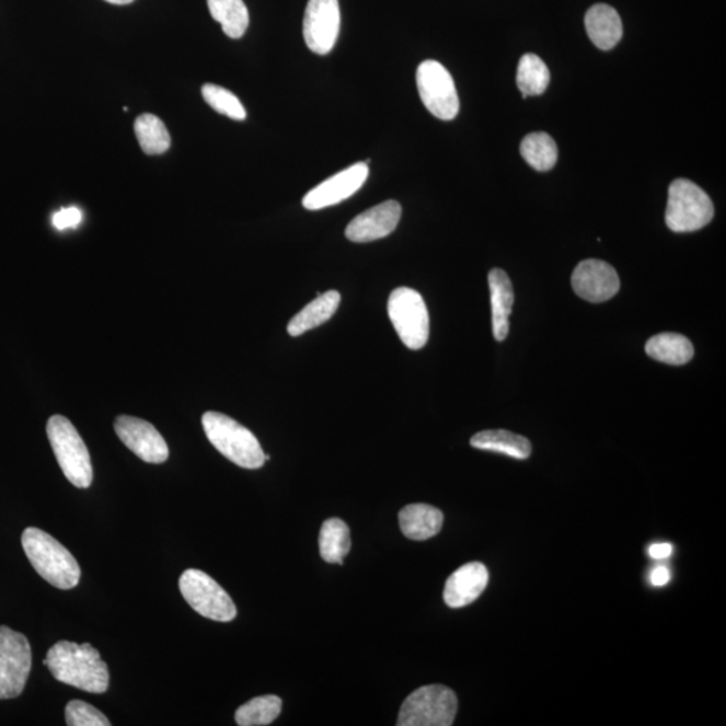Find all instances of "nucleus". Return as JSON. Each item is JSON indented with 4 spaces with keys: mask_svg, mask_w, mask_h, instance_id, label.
<instances>
[{
    "mask_svg": "<svg viewBox=\"0 0 726 726\" xmlns=\"http://www.w3.org/2000/svg\"><path fill=\"white\" fill-rule=\"evenodd\" d=\"M57 681L84 692L102 694L110 687L108 666L90 643L61 641L47 652L43 662Z\"/></svg>",
    "mask_w": 726,
    "mask_h": 726,
    "instance_id": "1",
    "label": "nucleus"
},
{
    "mask_svg": "<svg viewBox=\"0 0 726 726\" xmlns=\"http://www.w3.org/2000/svg\"><path fill=\"white\" fill-rule=\"evenodd\" d=\"M575 292L590 303H603L612 299L621 288L615 268L601 260H586L572 275Z\"/></svg>",
    "mask_w": 726,
    "mask_h": 726,
    "instance_id": "14",
    "label": "nucleus"
},
{
    "mask_svg": "<svg viewBox=\"0 0 726 726\" xmlns=\"http://www.w3.org/2000/svg\"><path fill=\"white\" fill-rule=\"evenodd\" d=\"M401 212L403 209L397 200L391 199L377 205L348 223L346 238L358 244L388 238L397 228Z\"/></svg>",
    "mask_w": 726,
    "mask_h": 726,
    "instance_id": "15",
    "label": "nucleus"
},
{
    "mask_svg": "<svg viewBox=\"0 0 726 726\" xmlns=\"http://www.w3.org/2000/svg\"><path fill=\"white\" fill-rule=\"evenodd\" d=\"M115 430L123 445L143 462L162 464L169 459L166 440L149 422L132 416H119L115 422Z\"/></svg>",
    "mask_w": 726,
    "mask_h": 726,
    "instance_id": "12",
    "label": "nucleus"
},
{
    "mask_svg": "<svg viewBox=\"0 0 726 726\" xmlns=\"http://www.w3.org/2000/svg\"><path fill=\"white\" fill-rule=\"evenodd\" d=\"M670 580V572L665 566L654 569L652 574V583L655 587H664Z\"/></svg>",
    "mask_w": 726,
    "mask_h": 726,
    "instance_id": "32",
    "label": "nucleus"
},
{
    "mask_svg": "<svg viewBox=\"0 0 726 726\" xmlns=\"http://www.w3.org/2000/svg\"><path fill=\"white\" fill-rule=\"evenodd\" d=\"M488 287L492 295L493 334L495 339L502 342L509 335L515 289L510 277L499 268L489 270Z\"/></svg>",
    "mask_w": 726,
    "mask_h": 726,
    "instance_id": "17",
    "label": "nucleus"
},
{
    "mask_svg": "<svg viewBox=\"0 0 726 726\" xmlns=\"http://www.w3.org/2000/svg\"><path fill=\"white\" fill-rule=\"evenodd\" d=\"M714 216L710 196L689 180H676L669 188L666 226L676 233H690L705 228Z\"/></svg>",
    "mask_w": 726,
    "mask_h": 726,
    "instance_id": "5",
    "label": "nucleus"
},
{
    "mask_svg": "<svg viewBox=\"0 0 726 726\" xmlns=\"http://www.w3.org/2000/svg\"><path fill=\"white\" fill-rule=\"evenodd\" d=\"M646 353L655 361L680 366L692 361L694 347L687 336L662 333L653 336L646 344Z\"/></svg>",
    "mask_w": 726,
    "mask_h": 726,
    "instance_id": "22",
    "label": "nucleus"
},
{
    "mask_svg": "<svg viewBox=\"0 0 726 726\" xmlns=\"http://www.w3.org/2000/svg\"><path fill=\"white\" fill-rule=\"evenodd\" d=\"M69 726H110V719L102 712L84 701H70L65 710Z\"/></svg>",
    "mask_w": 726,
    "mask_h": 726,
    "instance_id": "30",
    "label": "nucleus"
},
{
    "mask_svg": "<svg viewBox=\"0 0 726 726\" xmlns=\"http://www.w3.org/2000/svg\"><path fill=\"white\" fill-rule=\"evenodd\" d=\"M46 433L67 480L76 487H90L93 482L91 454L74 425L67 417L55 415L47 422Z\"/></svg>",
    "mask_w": 726,
    "mask_h": 726,
    "instance_id": "4",
    "label": "nucleus"
},
{
    "mask_svg": "<svg viewBox=\"0 0 726 726\" xmlns=\"http://www.w3.org/2000/svg\"><path fill=\"white\" fill-rule=\"evenodd\" d=\"M53 226L58 230L74 229L80 226L82 221V211L76 206L72 208H64L58 210L53 216Z\"/></svg>",
    "mask_w": 726,
    "mask_h": 726,
    "instance_id": "31",
    "label": "nucleus"
},
{
    "mask_svg": "<svg viewBox=\"0 0 726 726\" xmlns=\"http://www.w3.org/2000/svg\"><path fill=\"white\" fill-rule=\"evenodd\" d=\"M388 314L401 342L420 350L429 338V314L420 293L408 287L395 288L389 297Z\"/></svg>",
    "mask_w": 726,
    "mask_h": 726,
    "instance_id": "7",
    "label": "nucleus"
},
{
    "mask_svg": "<svg viewBox=\"0 0 726 726\" xmlns=\"http://www.w3.org/2000/svg\"><path fill=\"white\" fill-rule=\"evenodd\" d=\"M105 2L112 3V4H117V5H124V4H129L135 2V0H105Z\"/></svg>",
    "mask_w": 726,
    "mask_h": 726,
    "instance_id": "34",
    "label": "nucleus"
},
{
    "mask_svg": "<svg viewBox=\"0 0 726 726\" xmlns=\"http://www.w3.org/2000/svg\"><path fill=\"white\" fill-rule=\"evenodd\" d=\"M458 713V696L441 684L415 690L404 701L399 726H451Z\"/></svg>",
    "mask_w": 726,
    "mask_h": 726,
    "instance_id": "6",
    "label": "nucleus"
},
{
    "mask_svg": "<svg viewBox=\"0 0 726 726\" xmlns=\"http://www.w3.org/2000/svg\"><path fill=\"white\" fill-rule=\"evenodd\" d=\"M32 670V647L27 637L0 625V700L21 695Z\"/></svg>",
    "mask_w": 726,
    "mask_h": 726,
    "instance_id": "9",
    "label": "nucleus"
},
{
    "mask_svg": "<svg viewBox=\"0 0 726 726\" xmlns=\"http://www.w3.org/2000/svg\"><path fill=\"white\" fill-rule=\"evenodd\" d=\"M352 537L347 523L339 518H330L319 533V552L326 563L344 564L350 552Z\"/></svg>",
    "mask_w": 726,
    "mask_h": 726,
    "instance_id": "23",
    "label": "nucleus"
},
{
    "mask_svg": "<svg viewBox=\"0 0 726 726\" xmlns=\"http://www.w3.org/2000/svg\"><path fill=\"white\" fill-rule=\"evenodd\" d=\"M135 135L147 155H162L169 151L171 138L164 123L151 114L140 115L134 124Z\"/></svg>",
    "mask_w": 726,
    "mask_h": 726,
    "instance_id": "25",
    "label": "nucleus"
},
{
    "mask_svg": "<svg viewBox=\"0 0 726 726\" xmlns=\"http://www.w3.org/2000/svg\"><path fill=\"white\" fill-rule=\"evenodd\" d=\"M417 90L425 108L440 120L450 122L459 114V96L452 76L438 61L420 64L416 73Z\"/></svg>",
    "mask_w": 726,
    "mask_h": 726,
    "instance_id": "10",
    "label": "nucleus"
},
{
    "mask_svg": "<svg viewBox=\"0 0 726 726\" xmlns=\"http://www.w3.org/2000/svg\"><path fill=\"white\" fill-rule=\"evenodd\" d=\"M22 546L35 572L53 587L67 590L79 586V563L67 548L46 531L27 528L22 534Z\"/></svg>",
    "mask_w": 726,
    "mask_h": 726,
    "instance_id": "2",
    "label": "nucleus"
},
{
    "mask_svg": "<svg viewBox=\"0 0 726 726\" xmlns=\"http://www.w3.org/2000/svg\"><path fill=\"white\" fill-rule=\"evenodd\" d=\"M283 702L277 695L256 696L235 712V723L240 726H264L280 716Z\"/></svg>",
    "mask_w": 726,
    "mask_h": 726,
    "instance_id": "28",
    "label": "nucleus"
},
{
    "mask_svg": "<svg viewBox=\"0 0 726 726\" xmlns=\"http://www.w3.org/2000/svg\"><path fill=\"white\" fill-rule=\"evenodd\" d=\"M212 20L220 23L229 38L239 39L250 26V11L242 0H208Z\"/></svg>",
    "mask_w": 726,
    "mask_h": 726,
    "instance_id": "24",
    "label": "nucleus"
},
{
    "mask_svg": "<svg viewBox=\"0 0 726 726\" xmlns=\"http://www.w3.org/2000/svg\"><path fill=\"white\" fill-rule=\"evenodd\" d=\"M203 96L212 110L218 114L226 115L230 119L242 122L246 119V111L239 97L226 88L215 84H205L203 87Z\"/></svg>",
    "mask_w": 726,
    "mask_h": 726,
    "instance_id": "29",
    "label": "nucleus"
},
{
    "mask_svg": "<svg viewBox=\"0 0 726 726\" xmlns=\"http://www.w3.org/2000/svg\"><path fill=\"white\" fill-rule=\"evenodd\" d=\"M368 176V164H353V166L330 176L329 180L307 193L303 198V206L307 210H321L329 208V206L338 205L342 200L354 196L365 185Z\"/></svg>",
    "mask_w": 726,
    "mask_h": 726,
    "instance_id": "13",
    "label": "nucleus"
},
{
    "mask_svg": "<svg viewBox=\"0 0 726 726\" xmlns=\"http://www.w3.org/2000/svg\"><path fill=\"white\" fill-rule=\"evenodd\" d=\"M588 37L601 50H611L623 37L621 15L611 5H592L586 15Z\"/></svg>",
    "mask_w": 726,
    "mask_h": 726,
    "instance_id": "18",
    "label": "nucleus"
},
{
    "mask_svg": "<svg viewBox=\"0 0 726 726\" xmlns=\"http://www.w3.org/2000/svg\"><path fill=\"white\" fill-rule=\"evenodd\" d=\"M399 521L406 539L425 541L440 533L445 516L434 506L413 504L400 511Z\"/></svg>",
    "mask_w": 726,
    "mask_h": 726,
    "instance_id": "19",
    "label": "nucleus"
},
{
    "mask_svg": "<svg viewBox=\"0 0 726 726\" xmlns=\"http://www.w3.org/2000/svg\"><path fill=\"white\" fill-rule=\"evenodd\" d=\"M551 84V72L546 64L535 55H525L518 64L517 85L522 97L539 96Z\"/></svg>",
    "mask_w": 726,
    "mask_h": 726,
    "instance_id": "26",
    "label": "nucleus"
},
{
    "mask_svg": "<svg viewBox=\"0 0 726 726\" xmlns=\"http://www.w3.org/2000/svg\"><path fill=\"white\" fill-rule=\"evenodd\" d=\"M470 445L476 450L504 453L519 460L528 459L531 453L527 438L504 429L482 430L472 436Z\"/></svg>",
    "mask_w": 726,
    "mask_h": 726,
    "instance_id": "21",
    "label": "nucleus"
},
{
    "mask_svg": "<svg viewBox=\"0 0 726 726\" xmlns=\"http://www.w3.org/2000/svg\"><path fill=\"white\" fill-rule=\"evenodd\" d=\"M180 589L188 606L211 621L228 623L238 616L232 598L205 572L187 569L180 578Z\"/></svg>",
    "mask_w": 726,
    "mask_h": 726,
    "instance_id": "8",
    "label": "nucleus"
},
{
    "mask_svg": "<svg viewBox=\"0 0 726 726\" xmlns=\"http://www.w3.org/2000/svg\"><path fill=\"white\" fill-rule=\"evenodd\" d=\"M339 31V0H309L303 21V35L309 49L316 55H329L334 49Z\"/></svg>",
    "mask_w": 726,
    "mask_h": 726,
    "instance_id": "11",
    "label": "nucleus"
},
{
    "mask_svg": "<svg viewBox=\"0 0 726 726\" xmlns=\"http://www.w3.org/2000/svg\"><path fill=\"white\" fill-rule=\"evenodd\" d=\"M339 303L341 293L338 291L318 295L315 300H312L310 304H307L302 311L291 319L287 327L288 334L299 336L321 326L333 318Z\"/></svg>",
    "mask_w": 726,
    "mask_h": 726,
    "instance_id": "20",
    "label": "nucleus"
},
{
    "mask_svg": "<svg viewBox=\"0 0 726 726\" xmlns=\"http://www.w3.org/2000/svg\"><path fill=\"white\" fill-rule=\"evenodd\" d=\"M206 436L216 450L230 462L246 470H257L265 463V453L255 435L232 417L218 412L203 416Z\"/></svg>",
    "mask_w": 726,
    "mask_h": 726,
    "instance_id": "3",
    "label": "nucleus"
},
{
    "mask_svg": "<svg viewBox=\"0 0 726 726\" xmlns=\"http://www.w3.org/2000/svg\"><path fill=\"white\" fill-rule=\"evenodd\" d=\"M488 584V571L481 563L460 566L448 577L445 588V601L448 607L462 608L474 603Z\"/></svg>",
    "mask_w": 726,
    "mask_h": 726,
    "instance_id": "16",
    "label": "nucleus"
},
{
    "mask_svg": "<svg viewBox=\"0 0 726 726\" xmlns=\"http://www.w3.org/2000/svg\"><path fill=\"white\" fill-rule=\"evenodd\" d=\"M671 552L672 546L670 544H657L648 549V554H650L654 560H664L670 557Z\"/></svg>",
    "mask_w": 726,
    "mask_h": 726,
    "instance_id": "33",
    "label": "nucleus"
},
{
    "mask_svg": "<svg viewBox=\"0 0 726 726\" xmlns=\"http://www.w3.org/2000/svg\"><path fill=\"white\" fill-rule=\"evenodd\" d=\"M521 153L525 161L537 171L552 170L558 159L556 141L545 132H533L525 137Z\"/></svg>",
    "mask_w": 726,
    "mask_h": 726,
    "instance_id": "27",
    "label": "nucleus"
}]
</instances>
